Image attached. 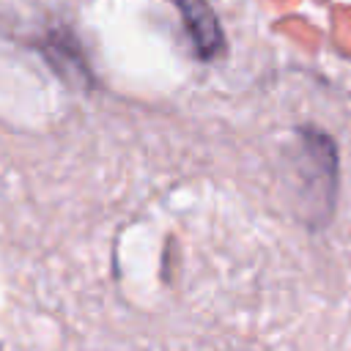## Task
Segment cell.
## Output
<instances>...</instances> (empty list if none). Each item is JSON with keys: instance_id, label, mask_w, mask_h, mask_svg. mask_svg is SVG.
<instances>
[{"instance_id": "7a4b0ae2", "label": "cell", "mask_w": 351, "mask_h": 351, "mask_svg": "<svg viewBox=\"0 0 351 351\" xmlns=\"http://www.w3.org/2000/svg\"><path fill=\"white\" fill-rule=\"evenodd\" d=\"M170 3L181 11V19H184L200 58L217 55L222 47V30H219V22H217L211 5L206 0H170Z\"/></svg>"}, {"instance_id": "6da1fadb", "label": "cell", "mask_w": 351, "mask_h": 351, "mask_svg": "<svg viewBox=\"0 0 351 351\" xmlns=\"http://www.w3.org/2000/svg\"><path fill=\"white\" fill-rule=\"evenodd\" d=\"M302 195H307L310 203H318V211L324 214L326 206L332 203L335 192V143L315 132V129H302Z\"/></svg>"}]
</instances>
